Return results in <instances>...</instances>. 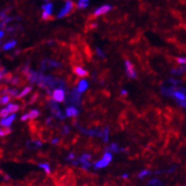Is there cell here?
I'll list each match as a JSON object with an SVG mask.
<instances>
[{
	"mask_svg": "<svg viewBox=\"0 0 186 186\" xmlns=\"http://www.w3.org/2000/svg\"><path fill=\"white\" fill-rule=\"evenodd\" d=\"M111 9H112L111 5H104V6H102V7H100V8H98V9H95L94 16H99V15L104 14L107 12H109Z\"/></svg>",
	"mask_w": 186,
	"mask_h": 186,
	"instance_id": "cell-7",
	"label": "cell"
},
{
	"mask_svg": "<svg viewBox=\"0 0 186 186\" xmlns=\"http://www.w3.org/2000/svg\"><path fill=\"white\" fill-rule=\"evenodd\" d=\"M178 63L179 64H182V65H185L186 64V58H182V57H179L177 59Z\"/></svg>",
	"mask_w": 186,
	"mask_h": 186,
	"instance_id": "cell-28",
	"label": "cell"
},
{
	"mask_svg": "<svg viewBox=\"0 0 186 186\" xmlns=\"http://www.w3.org/2000/svg\"><path fill=\"white\" fill-rule=\"evenodd\" d=\"M63 132H64L65 134H67L68 132H70V127H68V126H64Z\"/></svg>",
	"mask_w": 186,
	"mask_h": 186,
	"instance_id": "cell-33",
	"label": "cell"
},
{
	"mask_svg": "<svg viewBox=\"0 0 186 186\" xmlns=\"http://www.w3.org/2000/svg\"><path fill=\"white\" fill-rule=\"evenodd\" d=\"M108 134H109V129L106 127V128H104L103 130V136H102V139L104 142H108Z\"/></svg>",
	"mask_w": 186,
	"mask_h": 186,
	"instance_id": "cell-20",
	"label": "cell"
},
{
	"mask_svg": "<svg viewBox=\"0 0 186 186\" xmlns=\"http://www.w3.org/2000/svg\"><path fill=\"white\" fill-rule=\"evenodd\" d=\"M2 93H4V95H9L11 97H17L18 96V91L16 89H5Z\"/></svg>",
	"mask_w": 186,
	"mask_h": 186,
	"instance_id": "cell-13",
	"label": "cell"
},
{
	"mask_svg": "<svg viewBox=\"0 0 186 186\" xmlns=\"http://www.w3.org/2000/svg\"><path fill=\"white\" fill-rule=\"evenodd\" d=\"M42 9H43V13H42V18L44 20H47L48 18L51 17V13H52V11H53V5L51 3H47L45 5L42 6Z\"/></svg>",
	"mask_w": 186,
	"mask_h": 186,
	"instance_id": "cell-3",
	"label": "cell"
},
{
	"mask_svg": "<svg viewBox=\"0 0 186 186\" xmlns=\"http://www.w3.org/2000/svg\"><path fill=\"white\" fill-rule=\"evenodd\" d=\"M148 175H150V171H148V170H142V171L139 174L138 177H139L140 179H142V178L146 177V176H148Z\"/></svg>",
	"mask_w": 186,
	"mask_h": 186,
	"instance_id": "cell-25",
	"label": "cell"
},
{
	"mask_svg": "<svg viewBox=\"0 0 186 186\" xmlns=\"http://www.w3.org/2000/svg\"><path fill=\"white\" fill-rule=\"evenodd\" d=\"M74 72L80 77H85L87 75V71L85 70L83 67H80V66H76L74 67Z\"/></svg>",
	"mask_w": 186,
	"mask_h": 186,
	"instance_id": "cell-12",
	"label": "cell"
},
{
	"mask_svg": "<svg viewBox=\"0 0 186 186\" xmlns=\"http://www.w3.org/2000/svg\"><path fill=\"white\" fill-rule=\"evenodd\" d=\"M14 119H15V114L13 113L11 116H8L7 118H2L0 123H1L2 126L9 127V126H11V124L13 123V122L14 121Z\"/></svg>",
	"mask_w": 186,
	"mask_h": 186,
	"instance_id": "cell-8",
	"label": "cell"
},
{
	"mask_svg": "<svg viewBox=\"0 0 186 186\" xmlns=\"http://www.w3.org/2000/svg\"><path fill=\"white\" fill-rule=\"evenodd\" d=\"M32 91V86H27V87H25V89L21 91V93H19L18 94V96H17V98H22V97H24V96H26L27 94H28Z\"/></svg>",
	"mask_w": 186,
	"mask_h": 186,
	"instance_id": "cell-16",
	"label": "cell"
},
{
	"mask_svg": "<svg viewBox=\"0 0 186 186\" xmlns=\"http://www.w3.org/2000/svg\"><path fill=\"white\" fill-rule=\"evenodd\" d=\"M9 100H11V96L9 95H4L1 97V104H6L9 102Z\"/></svg>",
	"mask_w": 186,
	"mask_h": 186,
	"instance_id": "cell-23",
	"label": "cell"
},
{
	"mask_svg": "<svg viewBox=\"0 0 186 186\" xmlns=\"http://www.w3.org/2000/svg\"><path fill=\"white\" fill-rule=\"evenodd\" d=\"M3 36H4V32H3V31H1V32H0V37L2 38Z\"/></svg>",
	"mask_w": 186,
	"mask_h": 186,
	"instance_id": "cell-38",
	"label": "cell"
},
{
	"mask_svg": "<svg viewBox=\"0 0 186 186\" xmlns=\"http://www.w3.org/2000/svg\"><path fill=\"white\" fill-rule=\"evenodd\" d=\"M90 159L91 156L89 154H84L83 156H81V158L79 159V162L82 163V167L83 169H89L90 167Z\"/></svg>",
	"mask_w": 186,
	"mask_h": 186,
	"instance_id": "cell-5",
	"label": "cell"
},
{
	"mask_svg": "<svg viewBox=\"0 0 186 186\" xmlns=\"http://www.w3.org/2000/svg\"><path fill=\"white\" fill-rule=\"evenodd\" d=\"M7 108L9 109V113H14V112H16V111L18 110L19 107H18L17 104H9L8 106H7Z\"/></svg>",
	"mask_w": 186,
	"mask_h": 186,
	"instance_id": "cell-18",
	"label": "cell"
},
{
	"mask_svg": "<svg viewBox=\"0 0 186 186\" xmlns=\"http://www.w3.org/2000/svg\"><path fill=\"white\" fill-rule=\"evenodd\" d=\"M74 158H75V155H74L73 153H70V154L68 155L66 158V161H72L74 160Z\"/></svg>",
	"mask_w": 186,
	"mask_h": 186,
	"instance_id": "cell-27",
	"label": "cell"
},
{
	"mask_svg": "<svg viewBox=\"0 0 186 186\" xmlns=\"http://www.w3.org/2000/svg\"><path fill=\"white\" fill-rule=\"evenodd\" d=\"M66 99V93L64 89H56L52 92V100L55 102H64Z\"/></svg>",
	"mask_w": 186,
	"mask_h": 186,
	"instance_id": "cell-2",
	"label": "cell"
},
{
	"mask_svg": "<svg viewBox=\"0 0 186 186\" xmlns=\"http://www.w3.org/2000/svg\"><path fill=\"white\" fill-rule=\"evenodd\" d=\"M96 51H97V53H98V55H99V56H101V57H104V54L103 51H101V48H100V47H97Z\"/></svg>",
	"mask_w": 186,
	"mask_h": 186,
	"instance_id": "cell-29",
	"label": "cell"
},
{
	"mask_svg": "<svg viewBox=\"0 0 186 186\" xmlns=\"http://www.w3.org/2000/svg\"><path fill=\"white\" fill-rule=\"evenodd\" d=\"M0 16H1V20H2V21H3V20H5V19L8 17L5 12H2V13H1V14H0Z\"/></svg>",
	"mask_w": 186,
	"mask_h": 186,
	"instance_id": "cell-32",
	"label": "cell"
},
{
	"mask_svg": "<svg viewBox=\"0 0 186 186\" xmlns=\"http://www.w3.org/2000/svg\"><path fill=\"white\" fill-rule=\"evenodd\" d=\"M51 123V118L47 119V123Z\"/></svg>",
	"mask_w": 186,
	"mask_h": 186,
	"instance_id": "cell-37",
	"label": "cell"
},
{
	"mask_svg": "<svg viewBox=\"0 0 186 186\" xmlns=\"http://www.w3.org/2000/svg\"><path fill=\"white\" fill-rule=\"evenodd\" d=\"M72 8H73V2L70 1V0H67V1H66V4L63 7V9L60 11V13H58L57 17L58 18H62V17L66 16L67 13H70V12L72 9Z\"/></svg>",
	"mask_w": 186,
	"mask_h": 186,
	"instance_id": "cell-4",
	"label": "cell"
},
{
	"mask_svg": "<svg viewBox=\"0 0 186 186\" xmlns=\"http://www.w3.org/2000/svg\"><path fill=\"white\" fill-rule=\"evenodd\" d=\"M108 150H109L110 152H114V153H117V152L121 151V149H119V146H118V144L115 143V142H113V143H111V144H110V146L108 147Z\"/></svg>",
	"mask_w": 186,
	"mask_h": 186,
	"instance_id": "cell-21",
	"label": "cell"
},
{
	"mask_svg": "<svg viewBox=\"0 0 186 186\" xmlns=\"http://www.w3.org/2000/svg\"><path fill=\"white\" fill-rule=\"evenodd\" d=\"M186 71V66H181V67H179V68H176V70H172L171 72L173 74H176V75H180L182 73H184Z\"/></svg>",
	"mask_w": 186,
	"mask_h": 186,
	"instance_id": "cell-17",
	"label": "cell"
},
{
	"mask_svg": "<svg viewBox=\"0 0 186 186\" xmlns=\"http://www.w3.org/2000/svg\"><path fill=\"white\" fill-rule=\"evenodd\" d=\"M16 45V41L15 40H13V41H9L8 43H6L4 46H3V50L4 51H9V50H12L13 47H14Z\"/></svg>",
	"mask_w": 186,
	"mask_h": 186,
	"instance_id": "cell-15",
	"label": "cell"
},
{
	"mask_svg": "<svg viewBox=\"0 0 186 186\" xmlns=\"http://www.w3.org/2000/svg\"><path fill=\"white\" fill-rule=\"evenodd\" d=\"M78 114H79V111H78V109L76 108L75 105H70L66 109V115L67 117H75Z\"/></svg>",
	"mask_w": 186,
	"mask_h": 186,
	"instance_id": "cell-9",
	"label": "cell"
},
{
	"mask_svg": "<svg viewBox=\"0 0 186 186\" xmlns=\"http://www.w3.org/2000/svg\"><path fill=\"white\" fill-rule=\"evenodd\" d=\"M176 99H177L179 102L180 101H184L186 99V95H185V91L184 89H180V90H175L174 95H173Z\"/></svg>",
	"mask_w": 186,
	"mask_h": 186,
	"instance_id": "cell-10",
	"label": "cell"
},
{
	"mask_svg": "<svg viewBox=\"0 0 186 186\" xmlns=\"http://www.w3.org/2000/svg\"><path fill=\"white\" fill-rule=\"evenodd\" d=\"M9 133H11V129H9V128L1 129V130H0V136H1V137H4V136L8 135V134H9Z\"/></svg>",
	"mask_w": 186,
	"mask_h": 186,
	"instance_id": "cell-26",
	"label": "cell"
},
{
	"mask_svg": "<svg viewBox=\"0 0 186 186\" xmlns=\"http://www.w3.org/2000/svg\"><path fill=\"white\" fill-rule=\"evenodd\" d=\"M121 92H122L123 95H126V94H127V90H126V89H123Z\"/></svg>",
	"mask_w": 186,
	"mask_h": 186,
	"instance_id": "cell-35",
	"label": "cell"
},
{
	"mask_svg": "<svg viewBox=\"0 0 186 186\" xmlns=\"http://www.w3.org/2000/svg\"><path fill=\"white\" fill-rule=\"evenodd\" d=\"M124 65H125V70H126L127 76H128L129 78H133V79H135V78L137 77V74L135 72L133 65L129 61H125Z\"/></svg>",
	"mask_w": 186,
	"mask_h": 186,
	"instance_id": "cell-6",
	"label": "cell"
},
{
	"mask_svg": "<svg viewBox=\"0 0 186 186\" xmlns=\"http://www.w3.org/2000/svg\"><path fill=\"white\" fill-rule=\"evenodd\" d=\"M9 109L7 108H3L2 110H1V112H0V116H1V118H7V116H9Z\"/></svg>",
	"mask_w": 186,
	"mask_h": 186,
	"instance_id": "cell-24",
	"label": "cell"
},
{
	"mask_svg": "<svg viewBox=\"0 0 186 186\" xmlns=\"http://www.w3.org/2000/svg\"><path fill=\"white\" fill-rule=\"evenodd\" d=\"M9 82H11V84H13V85H17L18 84V78H13V79H11L9 80Z\"/></svg>",
	"mask_w": 186,
	"mask_h": 186,
	"instance_id": "cell-30",
	"label": "cell"
},
{
	"mask_svg": "<svg viewBox=\"0 0 186 186\" xmlns=\"http://www.w3.org/2000/svg\"><path fill=\"white\" fill-rule=\"evenodd\" d=\"M122 178H123V179H127V178H128V175H127V174H123V175L122 176Z\"/></svg>",
	"mask_w": 186,
	"mask_h": 186,
	"instance_id": "cell-36",
	"label": "cell"
},
{
	"mask_svg": "<svg viewBox=\"0 0 186 186\" xmlns=\"http://www.w3.org/2000/svg\"><path fill=\"white\" fill-rule=\"evenodd\" d=\"M28 118H30V119H35V118H37V117L39 116L40 112H39L38 110H36V109H32V110H31L30 112H28Z\"/></svg>",
	"mask_w": 186,
	"mask_h": 186,
	"instance_id": "cell-19",
	"label": "cell"
},
{
	"mask_svg": "<svg viewBox=\"0 0 186 186\" xmlns=\"http://www.w3.org/2000/svg\"><path fill=\"white\" fill-rule=\"evenodd\" d=\"M111 161H112V154H111V152H110V151H109V152H105V153L104 154L103 159L100 160V161H98L94 164V167H95L96 169L104 168V167H105V166L108 165Z\"/></svg>",
	"mask_w": 186,
	"mask_h": 186,
	"instance_id": "cell-1",
	"label": "cell"
},
{
	"mask_svg": "<svg viewBox=\"0 0 186 186\" xmlns=\"http://www.w3.org/2000/svg\"><path fill=\"white\" fill-rule=\"evenodd\" d=\"M58 142H59V139H58V138H55V139H53V140L51 141V143H52V144H56V143H58Z\"/></svg>",
	"mask_w": 186,
	"mask_h": 186,
	"instance_id": "cell-34",
	"label": "cell"
},
{
	"mask_svg": "<svg viewBox=\"0 0 186 186\" xmlns=\"http://www.w3.org/2000/svg\"><path fill=\"white\" fill-rule=\"evenodd\" d=\"M39 167L44 169V171L47 174H50L51 173V167H50V165H48V163H40V164H39Z\"/></svg>",
	"mask_w": 186,
	"mask_h": 186,
	"instance_id": "cell-22",
	"label": "cell"
},
{
	"mask_svg": "<svg viewBox=\"0 0 186 186\" xmlns=\"http://www.w3.org/2000/svg\"><path fill=\"white\" fill-rule=\"evenodd\" d=\"M89 5V0H79L77 3V7L79 9H85Z\"/></svg>",
	"mask_w": 186,
	"mask_h": 186,
	"instance_id": "cell-14",
	"label": "cell"
},
{
	"mask_svg": "<svg viewBox=\"0 0 186 186\" xmlns=\"http://www.w3.org/2000/svg\"><path fill=\"white\" fill-rule=\"evenodd\" d=\"M45 1H48V0H45Z\"/></svg>",
	"mask_w": 186,
	"mask_h": 186,
	"instance_id": "cell-39",
	"label": "cell"
},
{
	"mask_svg": "<svg viewBox=\"0 0 186 186\" xmlns=\"http://www.w3.org/2000/svg\"><path fill=\"white\" fill-rule=\"evenodd\" d=\"M87 87H89V83H87L85 80H82V81H80L79 85H78L77 89L82 93V92H84V91L86 90Z\"/></svg>",
	"mask_w": 186,
	"mask_h": 186,
	"instance_id": "cell-11",
	"label": "cell"
},
{
	"mask_svg": "<svg viewBox=\"0 0 186 186\" xmlns=\"http://www.w3.org/2000/svg\"><path fill=\"white\" fill-rule=\"evenodd\" d=\"M28 119H30L28 118V114H24V115H22V117H21V121H26V120H28Z\"/></svg>",
	"mask_w": 186,
	"mask_h": 186,
	"instance_id": "cell-31",
	"label": "cell"
}]
</instances>
